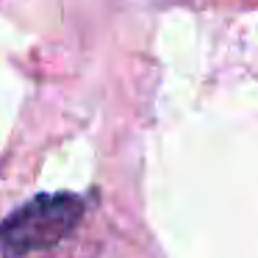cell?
<instances>
[{"mask_svg":"<svg viewBox=\"0 0 258 258\" xmlns=\"http://www.w3.org/2000/svg\"><path fill=\"white\" fill-rule=\"evenodd\" d=\"M84 217V200L70 191L36 195L0 222L3 255H28L64 241Z\"/></svg>","mask_w":258,"mask_h":258,"instance_id":"1","label":"cell"}]
</instances>
